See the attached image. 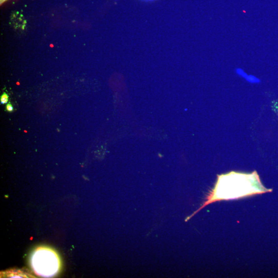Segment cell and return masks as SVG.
I'll use <instances>...</instances> for the list:
<instances>
[{
  "mask_svg": "<svg viewBox=\"0 0 278 278\" xmlns=\"http://www.w3.org/2000/svg\"><path fill=\"white\" fill-rule=\"evenodd\" d=\"M148 1H153V0H148Z\"/></svg>",
  "mask_w": 278,
  "mask_h": 278,
  "instance_id": "obj_9",
  "label": "cell"
},
{
  "mask_svg": "<svg viewBox=\"0 0 278 278\" xmlns=\"http://www.w3.org/2000/svg\"><path fill=\"white\" fill-rule=\"evenodd\" d=\"M268 190L262 185L256 172L251 174L231 173L219 177L215 188L207 197L200 208L188 217L191 219L206 205L214 201L223 200H232L253 194L267 192Z\"/></svg>",
  "mask_w": 278,
  "mask_h": 278,
  "instance_id": "obj_1",
  "label": "cell"
},
{
  "mask_svg": "<svg viewBox=\"0 0 278 278\" xmlns=\"http://www.w3.org/2000/svg\"><path fill=\"white\" fill-rule=\"evenodd\" d=\"M6 110L8 112H13V107L10 104H8L6 106Z\"/></svg>",
  "mask_w": 278,
  "mask_h": 278,
  "instance_id": "obj_7",
  "label": "cell"
},
{
  "mask_svg": "<svg viewBox=\"0 0 278 278\" xmlns=\"http://www.w3.org/2000/svg\"><path fill=\"white\" fill-rule=\"evenodd\" d=\"M4 276H7V277H11V278H26L31 276L29 274H26V272L20 270H13L8 271L5 272Z\"/></svg>",
  "mask_w": 278,
  "mask_h": 278,
  "instance_id": "obj_3",
  "label": "cell"
},
{
  "mask_svg": "<svg viewBox=\"0 0 278 278\" xmlns=\"http://www.w3.org/2000/svg\"><path fill=\"white\" fill-rule=\"evenodd\" d=\"M236 72L237 74L240 75L242 76V77H244V78H245V77L247 76V74L243 70L241 69V68H237L236 70Z\"/></svg>",
  "mask_w": 278,
  "mask_h": 278,
  "instance_id": "obj_6",
  "label": "cell"
},
{
  "mask_svg": "<svg viewBox=\"0 0 278 278\" xmlns=\"http://www.w3.org/2000/svg\"><path fill=\"white\" fill-rule=\"evenodd\" d=\"M245 78H246V80H247L248 82L250 83H259L260 82V80L259 79L257 78L255 76H251V75H247Z\"/></svg>",
  "mask_w": 278,
  "mask_h": 278,
  "instance_id": "obj_4",
  "label": "cell"
},
{
  "mask_svg": "<svg viewBox=\"0 0 278 278\" xmlns=\"http://www.w3.org/2000/svg\"><path fill=\"white\" fill-rule=\"evenodd\" d=\"M8 101V96L6 93H3L1 97V104H5Z\"/></svg>",
  "mask_w": 278,
  "mask_h": 278,
  "instance_id": "obj_5",
  "label": "cell"
},
{
  "mask_svg": "<svg viewBox=\"0 0 278 278\" xmlns=\"http://www.w3.org/2000/svg\"><path fill=\"white\" fill-rule=\"evenodd\" d=\"M31 264L35 274L40 277L51 278L57 275L61 268L58 255L45 247L37 248L32 255Z\"/></svg>",
  "mask_w": 278,
  "mask_h": 278,
  "instance_id": "obj_2",
  "label": "cell"
},
{
  "mask_svg": "<svg viewBox=\"0 0 278 278\" xmlns=\"http://www.w3.org/2000/svg\"><path fill=\"white\" fill-rule=\"evenodd\" d=\"M5 1H6V0H1V3H3Z\"/></svg>",
  "mask_w": 278,
  "mask_h": 278,
  "instance_id": "obj_8",
  "label": "cell"
}]
</instances>
